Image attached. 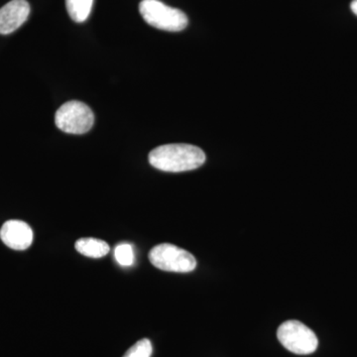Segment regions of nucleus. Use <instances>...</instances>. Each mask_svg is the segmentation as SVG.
Wrapping results in <instances>:
<instances>
[{"mask_svg":"<svg viewBox=\"0 0 357 357\" xmlns=\"http://www.w3.org/2000/svg\"><path fill=\"white\" fill-rule=\"evenodd\" d=\"M206 162L201 148L190 144H167L155 148L149 154V163L164 172L180 173L196 170Z\"/></svg>","mask_w":357,"mask_h":357,"instance_id":"nucleus-1","label":"nucleus"},{"mask_svg":"<svg viewBox=\"0 0 357 357\" xmlns=\"http://www.w3.org/2000/svg\"><path fill=\"white\" fill-rule=\"evenodd\" d=\"M139 11L148 24L164 31H182L189 23L182 10L166 6L159 0H142Z\"/></svg>","mask_w":357,"mask_h":357,"instance_id":"nucleus-2","label":"nucleus"},{"mask_svg":"<svg viewBox=\"0 0 357 357\" xmlns=\"http://www.w3.org/2000/svg\"><path fill=\"white\" fill-rule=\"evenodd\" d=\"M277 337L286 349L299 356H307L318 349L316 333L299 321L282 324L277 331Z\"/></svg>","mask_w":357,"mask_h":357,"instance_id":"nucleus-3","label":"nucleus"},{"mask_svg":"<svg viewBox=\"0 0 357 357\" xmlns=\"http://www.w3.org/2000/svg\"><path fill=\"white\" fill-rule=\"evenodd\" d=\"M149 260L155 267L167 272L189 273L197 267V260L192 253L170 243L159 244L152 248Z\"/></svg>","mask_w":357,"mask_h":357,"instance_id":"nucleus-4","label":"nucleus"},{"mask_svg":"<svg viewBox=\"0 0 357 357\" xmlns=\"http://www.w3.org/2000/svg\"><path fill=\"white\" fill-rule=\"evenodd\" d=\"M95 122L93 110L86 103L70 100L64 103L55 114V123L60 130L70 134L89 132Z\"/></svg>","mask_w":357,"mask_h":357,"instance_id":"nucleus-5","label":"nucleus"},{"mask_svg":"<svg viewBox=\"0 0 357 357\" xmlns=\"http://www.w3.org/2000/svg\"><path fill=\"white\" fill-rule=\"evenodd\" d=\"M0 238L9 248L25 250L31 246L33 231L31 227L22 220H8L0 229Z\"/></svg>","mask_w":357,"mask_h":357,"instance_id":"nucleus-6","label":"nucleus"},{"mask_svg":"<svg viewBox=\"0 0 357 357\" xmlns=\"http://www.w3.org/2000/svg\"><path fill=\"white\" fill-rule=\"evenodd\" d=\"M30 14L26 0H13L0 9V34H10L24 24Z\"/></svg>","mask_w":357,"mask_h":357,"instance_id":"nucleus-7","label":"nucleus"},{"mask_svg":"<svg viewBox=\"0 0 357 357\" xmlns=\"http://www.w3.org/2000/svg\"><path fill=\"white\" fill-rule=\"evenodd\" d=\"M77 252L86 257L102 258L109 252V245L105 241L93 237L79 239L75 244Z\"/></svg>","mask_w":357,"mask_h":357,"instance_id":"nucleus-8","label":"nucleus"},{"mask_svg":"<svg viewBox=\"0 0 357 357\" xmlns=\"http://www.w3.org/2000/svg\"><path fill=\"white\" fill-rule=\"evenodd\" d=\"M93 6V0H66L68 13L77 23H83L88 20Z\"/></svg>","mask_w":357,"mask_h":357,"instance_id":"nucleus-9","label":"nucleus"},{"mask_svg":"<svg viewBox=\"0 0 357 357\" xmlns=\"http://www.w3.org/2000/svg\"><path fill=\"white\" fill-rule=\"evenodd\" d=\"M114 256L116 261L121 266H131L134 262V252L132 246L128 243H121L115 248Z\"/></svg>","mask_w":357,"mask_h":357,"instance_id":"nucleus-10","label":"nucleus"},{"mask_svg":"<svg viewBox=\"0 0 357 357\" xmlns=\"http://www.w3.org/2000/svg\"><path fill=\"white\" fill-rule=\"evenodd\" d=\"M152 351L153 347L151 342L147 338H143L132 345L123 357H151Z\"/></svg>","mask_w":357,"mask_h":357,"instance_id":"nucleus-11","label":"nucleus"},{"mask_svg":"<svg viewBox=\"0 0 357 357\" xmlns=\"http://www.w3.org/2000/svg\"><path fill=\"white\" fill-rule=\"evenodd\" d=\"M351 8L352 13L356 14V15L357 16V0H354V1L351 2Z\"/></svg>","mask_w":357,"mask_h":357,"instance_id":"nucleus-12","label":"nucleus"}]
</instances>
